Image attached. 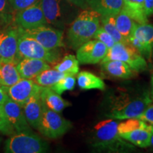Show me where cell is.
I'll return each mask as SVG.
<instances>
[{"instance_id": "22", "label": "cell", "mask_w": 153, "mask_h": 153, "mask_svg": "<svg viewBox=\"0 0 153 153\" xmlns=\"http://www.w3.org/2000/svg\"><path fill=\"white\" fill-rule=\"evenodd\" d=\"M15 61H0V85L10 87L21 79Z\"/></svg>"}, {"instance_id": "3", "label": "cell", "mask_w": 153, "mask_h": 153, "mask_svg": "<svg viewBox=\"0 0 153 153\" xmlns=\"http://www.w3.org/2000/svg\"><path fill=\"white\" fill-rule=\"evenodd\" d=\"M101 25V15L91 9L80 11L69 25L67 32L68 43L71 48L76 50L82 44L90 41Z\"/></svg>"}, {"instance_id": "1", "label": "cell", "mask_w": 153, "mask_h": 153, "mask_svg": "<svg viewBox=\"0 0 153 153\" xmlns=\"http://www.w3.org/2000/svg\"><path fill=\"white\" fill-rule=\"evenodd\" d=\"M152 102L150 93L147 91L138 93L133 90L118 89L108 99L106 116L118 120L138 118Z\"/></svg>"}, {"instance_id": "17", "label": "cell", "mask_w": 153, "mask_h": 153, "mask_svg": "<svg viewBox=\"0 0 153 153\" xmlns=\"http://www.w3.org/2000/svg\"><path fill=\"white\" fill-rule=\"evenodd\" d=\"M40 94L41 92L34 94L23 106V111L26 120L30 127L36 130L41 121L43 109V103Z\"/></svg>"}, {"instance_id": "24", "label": "cell", "mask_w": 153, "mask_h": 153, "mask_svg": "<svg viewBox=\"0 0 153 153\" xmlns=\"http://www.w3.org/2000/svg\"><path fill=\"white\" fill-rule=\"evenodd\" d=\"M76 82L79 87L83 90H104L106 87L104 80L101 78L87 71H82L78 73L76 76Z\"/></svg>"}, {"instance_id": "36", "label": "cell", "mask_w": 153, "mask_h": 153, "mask_svg": "<svg viewBox=\"0 0 153 153\" xmlns=\"http://www.w3.org/2000/svg\"><path fill=\"white\" fill-rule=\"evenodd\" d=\"M9 98L4 87H0V105H3Z\"/></svg>"}, {"instance_id": "43", "label": "cell", "mask_w": 153, "mask_h": 153, "mask_svg": "<svg viewBox=\"0 0 153 153\" xmlns=\"http://www.w3.org/2000/svg\"><path fill=\"white\" fill-rule=\"evenodd\" d=\"M152 126H153V125H152Z\"/></svg>"}, {"instance_id": "42", "label": "cell", "mask_w": 153, "mask_h": 153, "mask_svg": "<svg viewBox=\"0 0 153 153\" xmlns=\"http://www.w3.org/2000/svg\"><path fill=\"white\" fill-rule=\"evenodd\" d=\"M0 87H1V85H0Z\"/></svg>"}, {"instance_id": "34", "label": "cell", "mask_w": 153, "mask_h": 153, "mask_svg": "<svg viewBox=\"0 0 153 153\" xmlns=\"http://www.w3.org/2000/svg\"><path fill=\"white\" fill-rule=\"evenodd\" d=\"M140 119L153 125V104L152 103L145 108L143 113L138 117Z\"/></svg>"}, {"instance_id": "11", "label": "cell", "mask_w": 153, "mask_h": 153, "mask_svg": "<svg viewBox=\"0 0 153 153\" xmlns=\"http://www.w3.org/2000/svg\"><path fill=\"white\" fill-rule=\"evenodd\" d=\"M128 42L140 51L145 58L152 59L153 48V26L148 23L137 24Z\"/></svg>"}, {"instance_id": "18", "label": "cell", "mask_w": 153, "mask_h": 153, "mask_svg": "<svg viewBox=\"0 0 153 153\" xmlns=\"http://www.w3.org/2000/svg\"><path fill=\"white\" fill-rule=\"evenodd\" d=\"M152 135L153 126L145 123L143 126L133 131L120 134V136L135 146L145 148L150 145Z\"/></svg>"}, {"instance_id": "21", "label": "cell", "mask_w": 153, "mask_h": 153, "mask_svg": "<svg viewBox=\"0 0 153 153\" xmlns=\"http://www.w3.org/2000/svg\"><path fill=\"white\" fill-rule=\"evenodd\" d=\"M87 7L101 16L116 15L123 8V0H87Z\"/></svg>"}, {"instance_id": "39", "label": "cell", "mask_w": 153, "mask_h": 153, "mask_svg": "<svg viewBox=\"0 0 153 153\" xmlns=\"http://www.w3.org/2000/svg\"><path fill=\"white\" fill-rule=\"evenodd\" d=\"M150 146H151L152 148V149H153V135H152V138H151V142H150Z\"/></svg>"}, {"instance_id": "15", "label": "cell", "mask_w": 153, "mask_h": 153, "mask_svg": "<svg viewBox=\"0 0 153 153\" xmlns=\"http://www.w3.org/2000/svg\"><path fill=\"white\" fill-rule=\"evenodd\" d=\"M6 117L15 133L23 132H33L25 117L23 106L11 100L10 98L3 104Z\"/></svg>"}, {"instance_id": "33", "label": "cell", "mask_w": 153, "mask_h": 153, "mask_svg": "<svg viewBox=\"0 0 153 153\" xmlns=\"http://www.w3.org/2000/svg\"><path fill=\"white\" fill-rule=\"evenodd\" d=\"M11 9L14 13L22 10V9L27 8L30 5L33 4L38 0H9Z\"/></svg>"}, {"instance_id": "12", "label": "cell", "mask_w": 153, "mask_h": 153, "mask_svg": "<svg viewBox=\"0 0 153 153\" xmlns=\"http://www.w3.org/2000/svg\"><path fill=\"white\" fill-rule=\"evenodd\" d=\"M19 36V27L14 24L0 29V61L16 60Z\"/></svg>"}, {"instance_id": "19", "label": "cell", "mask_w": 153, "mask_h": 153, "mask_svg": "<svg viewBox=\"0 0 153 153\" xmlns=\"http://www.w3.org/2000/svg\"><path fill=\"white\" fill-rule=\"evenodd\" d=\"M101 71L107 75L118 79H131L136 75L137 72L131 67L120 60H107L101 62Z\"/></svg>"}, {"instance_id": "40", "label": "cell", "mask_w": 153, "mask_h": 153, "mask_svg": "<svg viewBox=\"0 0 153 153\" xmlns=\"http://www.w3.org/2000/svg\"><path fill=\"white\" fill-rule=\"evenodd\" d=\"M1 140H2V138H1V137H0V144H1Z\"/></svg>"}, {"instance_id": "8", "label": "cell", "mask_w": 153, "mask_h": 153, "mask_svg": "<svg viewBox=\"0 0 153 153\" xmlns=\"http://www.w3.org/2000/svg\"><path fill=\"white\" fill-rule=\"evenodd\" d=\"M72 128V124L70 120L43 104V114L37 128L41 135L50 139H57L68 133Z\"/></svg>"}, {"instance_id": "10", "label": "cell", "mask_w": 153, "mask_h": 153, "mask_svg": "<svg viewBox=\"0 0 153 153\" xmlns=\"http://www.w3.org/2000/svg\"><path fill=\"white\" fill-rule=\"evenodd\" d=\"M14 25L24 30L33 29L48 25L42 10L41 0L15 13Z\"/></svg>"}, {"instance_id": "32", "label": "cell", "mask_w": 153, "mask_h": 153, "mask_svg": "<svg viewBox=\"0 0 153 153\" xmlns=\"http://www.w3.org/2000/svg\"><path fill=\"white\" fill-rule=\"evenodd\" d=\"M14 133V129L11 128L6 117L4 111L3 105H0V134L10 136Z\"/></svg>"}, {"instance_id": "41", "label": "cell", "mask_w": 153, "mask_h": 153, "mask_svg": "<svg viewBox=\"0 0 153 153\" xmlns=\"http://www.w3.org/2000/svg\"><path fill=\"white\" fill-rule=\"evenodd\" d=\"M152 58H153V48H152Z\"/></svg>"}, {"instance_id": "25", "label": "cell", "mask_w": 153, "mask_h": 153, "mask_svg": "<svg viewBox=\"0 0 153 153\" xmlns=\"http://www.w3.org/2000/svg\"><path fill=\"white\" fill-rule=\"evenodd\" d=\"M115 19L118 31L128 41V38L133 34L137 23L135 22L123 9H121L117 14L115 15Z\"/></svg>"}, {"instance_id": "29", "label": "cell", "mask_w": 153, "mask_h": 153, "mask_svg": "<svg viewBox=\"0 0 153 153\" xmlns=\"http://www.w3.org/2000/svg\"><path fill=\"white\" fill-rule=\"evenodd\" d=\"M14 16L9 0H0V29L14 24Z\"/></svg>"}, {"instance_id": "2", "label": "cell", "mask_w": 153, "mask_h": 153, "mask_svg": "<svg viewBox=\"0 0 153 153\" xmlns=\"http://www.w3.org/2000/svg\"><path fill=\"white\" fill-rule=\"evenodd\" d=\"M118 123L112 118L102 120L94 127L91 145L98 150L112 152H126L135 147L118 135Z\"/></svg>"}, {"instance_id": "31", "label": "cell", "mask_w": 153, "mask_h": 153, "mask_svg": "<svg viewBox=\"0 0 153 153\" xmlns=\"http://www.w3.org/2000/svg\"><path fill=\"white\" fill-rule=\"evenodd\" d=\"M93 38L101 41V43H104L108 49L114 46L115 43H116V42L115 41V40L114 39V38H113L112 36L102 27V26L98 28V30H97Z\"/></svg>"}, {"instance_id": "13", "label": "cell", "mask_w": 153, "mask_h": 153, "mask_svg": "<svg viewBox=\"0 0 153 153\" xmlns=\"http://www.w3.org/2000/svg\"><path fill=\"white\" fill-rule=\"evenodd\" d=\"M108 48L98 40H90L76 49V59L80 64H97L108 52Z\"/></svg>"}, {"instance_id": "14", "label": "cell", "mask_w": 153, "mask_h": 153, "mask_svg": "<svg viewBox=\"0 0 153 153\" xmlns=\"http://www.w3.org/2000/svg\"><path fill=\"white\" fill-rule=\"evenodd\" d=\"M4 88L9 98L23 106L30 97L41 92L43 87L37 85L33 79L21 78L14 85Z\"/></svg>"}, {"instance_id": "35", "label": "cell", "mask_w": 153, "mask_h": 153, "mask_svg": "<svg viewBox=\"0 0 153 153\" xmlns=\"http://www.w3.org/2000/svg\"><path fill=\"white\" fill-rule=\"evenodd\" d=\"M145 10L147 16H150L153 14V0H144Z\"/></svg>"}, {"instance_id": "20", "label": "cell", "mask_w": 153, "mask_h": 153, "mask_svg": "<svg viewBox=\"0 0 153 153\" xmlns=\"http://www.w3.org/2000/svg\"><path fill=\"white\" fill-rule=\"evenodd\" d=\"M40 95L43 104L55 112L60 113L67 107L71 106L69 101L62 98L60 94L55 92L51 87H43Z\"/></svg>"}, {"instance_id": "26", "label": "cell", "mask_w": 153, "mask_h": 153, "mask_svg": "<svg viewBox=\"0 0 153 153\" xmlns=\"http://www.w3.org/2000/svg\"><path fill=\"white\" fill-rule=\"evenodd\" d=\"M68 75H71V74L61 72L54 68H51L44 70L33 79L37 85L41 87H50Z\"/></svg>"}, {"instance_id": "4", "label": "cell", "mask_w": 153, "mask_h": 153, "mask_svg": "<svg viewBox=\"0 0 153 153\" xmlns=\"http://www.w3.org/2000/svg\"><path fill=\"white\" fill-rule=\"evenodd\" d=\"M47 24L64 30L79 14V8L68 0H41Z\"/></svg>"}, {"instance_id": "7", "label": "cell", "mask_w": 153, "mask_h": 153, "mask_svg": "<svg viewBox=\"0 0 153 153\" xmlns=\"http://www.w3.org/2000/svg\"><path fill=\"white\" fill-rule=\"evenodd\" d=\"M107 60H120L126 63L136 72H143L148 69V63L137 48L130 43H116L108 50L104 58L101 62Z\"/></svg>"}, {"instance_id": "9", "label": "cell", "mask_w": 153, "mask_h": 153, "mask_svg": "<svg viewBox=\"0 0 153 153\" xmlns=\"http://www.w3.org/2000/svg\"><path fill=\"white\" fill-rule=\"evenodd\" d=\"M25 35L38 41L43 47L49 50L65 47L63 42V30L45 25L33 29L21 28Z\"/></svg>"}, {"instance_id": "38", "label": "cell", "mask_w": 153, "mask_h": 153, "mask_svg": "<svg viewBox=\"0 0 153 153\" xmlns=\"http://www.w3.org/2000/svg\"><path fill=\"white\" fill-rule=\"evenodd\" d=\"M150 85H151V91H150V95L151 97H152V99L153 101V74L151 75V82H150Z\"/></svg>"}, {"instance_id": "23", "label": "cell", "mask_w": 153, "mask_h": 153, "mask_svg": "<svg viewBox=\"0 0 153 153\" xmlns=\"http://www.w3.org/2000/svg\"><path fill=\"white\" fill-rule=\"evenodd\" d=\"M122 9H123L137 24L148 23L144 0H123Z\"/></svg>"}, {"instance_id": "30", "label": "cell", "mask_w": 153, "mask_h": 153, "mask_svg": "<svg viewBox=\"0 0 153 153\" xmlns=\"http://www.w3.org/2000/svg\"><path fill=\"white\" fill-rule=\"evenodd\" d=\"M75 85L76 78L74 77V75H68L50 87L55 92L61 95L65 91H71L74 89Z\"/></svg>"}, {"instance_id": "27", "label": "cell", "mask_w": 153, "mask_h": 153, "mask_svg": "<svg viewBox=\"0 0 153 153\" xmlns=\"http://www.w3.org/2000/svg\"><path fill=\"white\" fill-rule=\"evenodd\" d=\"M79 61L74 55H67L55 65L53 68L61 72L75 75L79 71Z\"/></svg>"}, {"instance_id": "6", "label": "cell", "mask_w": 153, "mask_h": 153, "mask_svg": "<svg viewBox=\"0 0 153 153\" xmlns=\"http://www.w3.org/2000/svg\"><path fill=\"white\" fill-rule=\"evenodd\" d=\"M48 149V143L33 132L14 133L4 143V152L7 153H43Z\"/></svg>"}, {"instance_id": "16", "label": "cell", "mask_w": 153, "mask_h": 153, "mask_svg": "<svg viewBox=\"0 0 153 153\" xmlns=\"http://www.w3.org/2000/svg\"><path fill=\"white\" fill-rule=\"evenodd\" d=\"M17 70L23 79H33L44 70L51 68L45 60L36 58H23L17 63Z\"/></svg>"}, {"instance_id": "5", "label": "cell", "mask_w": 153, "mask_h": 153, "mask_svg": "<svg viewBox=\"0 0 153 153\" xmlns=\"http://www.w3.org/2000/svg\"><path fill=\"white\" fill-rule=\"evenodd\" d=\"M19 30L18 48L15 60L16 63L23 58H36L45 60L50 65H55L60 60L61 53L58 48H45L33 38L25 35L21 28L19 27Z\"/></svg>"}, {"instance_id": "37", "label": "cell", "mask_w": 153, "mask_h": 153, "mask_svg": "<svg viewBox=\"0 0 153 153\" xmlns=\"http://www.w3.org/2000/svg\"><path fill=\"white\" fill-rule=\"evenodd\" d=\"M70 3L73 4L79 8L87 9V0H68Z\"/></svg>"}, {"instance_id": "28", "label": "cell", "mask_w": 153, "mask_h": 153, "mask_svg": "<svg viewBox=\"0 0 153 153\" xmlns=\"http://www.w3.org/2000/svg\"><path fill=\"white\" fill-rule=\"evenodd\" d=\"M101 24L102 27L114 38L116 43H129L126 38L123 37L118 31L116 25L115 15H108V16H101Z\"/></svg>"}]
</instances>
